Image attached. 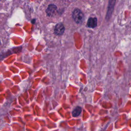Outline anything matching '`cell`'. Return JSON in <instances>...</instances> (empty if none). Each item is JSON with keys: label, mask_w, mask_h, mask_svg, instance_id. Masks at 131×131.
I'll list each match as a JSON object with an SVG mask.
<instances>
[{"label": "cell", "mask_w": 131, "mask_h": 131, "mask_svg": "<svg viewBox=\"0 0 131 131\" xmlns=\"http://www.w3.org/2000/svg\"><path fill=\"white\" fill-rule=\"evenodd\" d=\"M73 17L75 21L77 24L81 23L84 19L83 13L78 9H75L73 12Z\"/></svg>", "instance_id": "6da1fadb"}, {"label": "cell", "mask_w": 131, "mask_h": 131, "mask_svg": "<svg viewBox=\"0 0 131 131\" xmlns=\"http://www.w3.org/2000/svg\"><path fill=\"white\" fill-rule=\"evenodd\" d=\"M115 1L116 0H109V3L108 5V8H107V11L106 13V18L108 19L111 16L112 12L114 9V5L115 4Z\"/></svg>", "instance_id": "7a4b0ae2"}, {"label": "cell", "mask_w": 131, "mask_h": 131, "mask_svg": "<svg viewBox=\"0 0 131 131\" xmlns=\"http://www.w3.org/2000/svg\"><path fill=\"white\" fill-rule=\"evenodd\" d=\"M64 31V27L62 23L57 24L54 29L55 33L58 35H62Z\"/></svg>", "instance_id": "3957f363"}, {"label": "cell", "mask_w": 131, "mask_h": 131, "mask_svg": "<svg viewBox=\"0 0 131 131\" xmlns=\"http://www.w3.org/2000/svg\"><path fill=\"white\" fill-rule=\"evenodd\" d=\"M56 10H57V7L55 5L53 4H50V5H49L46 10V12L48 16H52L55 14V12L56 11Z\"/></svg>", "instance_id": "277c9868"}, {"label": "cell", "mask_w": 131, "mask_h": 131, "mask_svg": "<svg viewBox=\"0 0 131 131\" xmlns=\"http://www.w3.org/2000/svg\"><path fill=\"white\" fill-rule=\"evenodd\" d=\"M97 19L96 17H90L87 23V25L89 27L94 28L97 26Z\"/></svg>", "instance_id": "5b68a950"}, {"label": "cell", "mask_w": 131, "mask_h": 131, "mask_svg": "<svg viewBox=\"0 0 131 131\" xmlns=\"http://www.w3.org/2000/svg\"><path fill=\"white\" fill-rule=\"evenodd\" d=\"M81 108L80 106H77L73 110L72 114L73 117H77L81 113Z\"/></svg>", "instance_id": "8992f818"}]
</instances>
